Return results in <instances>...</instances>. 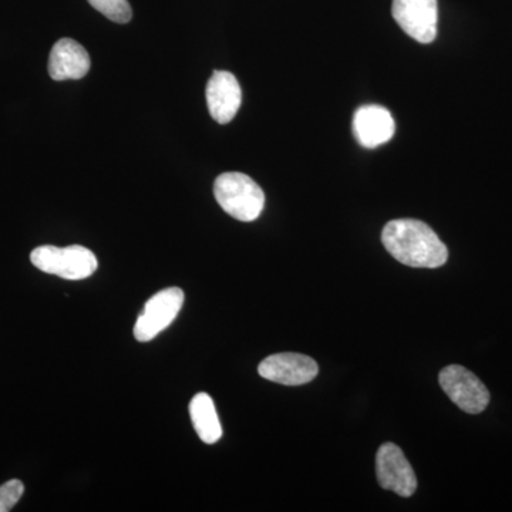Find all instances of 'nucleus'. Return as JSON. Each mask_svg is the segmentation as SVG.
Returning a JSON list of instances; mask_svg holds the SVG:
<instances>
[{"mask_svg":"<svg viewBox=\"0 0 512 512\" xmlns=\"http://www.w3.org/2000/svg\"><path fill=\"white\" fill-rule=\"evenodd\" d=\"M382 242L396 261L410 268H440L448 259L446 245L423 221L403 218L387 222Z\"/></svg>","mask_w":512,"mask_h":512,"instance_id":"nucleus-1","label":"nucleus"},{"mask_svg":"<svg viewBox=\"0 0 512 512\" xmlns=\"http://www.w3.org/2000/svg\"><path fill=\"white\" fill-rule=\"evenodd\" d=\"M214 195L222 210L238 221H255L264 211V191L247 174H221L215 180Z\"/></svg>","mask_w":512,"mask_h":512,"instance_id":"nucleus-2","label":"nucleus"},{"mask_svg":"<svg viewBox=\"0 0 512 512\" xmlns=\"http://www.w3.org/2000/svg\"><path fill=\"white\" fill-rule=\"evenodd\" d=\"M30 261L39 271L59 276L67 281H82L89 278L99 266L96 255L80 245L66 248L45 245L36 248L30 254Z\"/></svg>","mask_w":512,"mask_h":512,"instance_id":"nucleus-3","label":"nucleus"},{"mask_svg":"<svg viewBox=\"0 0 512 512\" xmlns=\"http://www.w3.org/2000/svg\"><path fill=\"white\" fill-rule=\"evenodd\" d=\"M441 389L451 402L468 414H480L490 404V392L485 384L466 367H444L439 375Z\"/></svg>","mask_w":512,"mask_h":512,"instance_id":"nucleus-4","label":"nucleus"},{"mask_svg":"<svg viewBox=\"0 0 512 512\" xmlns=\"http://www.w3.org/2000/svg\"><path fill=\"white\" fill-rule=\"evenodd\" d=\"M184 292L180 288H167L148 299L134 326L138 342H150L167 329L183 309Z\"/></svg>","mask_w":512,"mask_h":512,"instance_id":"nucleus-5","label":"nucleus"},{"mask_svg":"<svg viewBox=\"0 0 512 512\" xmlns=\"http://www.w3.org/2000/svg\"><path fill=\"white\" fill-rule=\"evenodd\" d=\"M393 18L406 35L429 45L437 36V0H393Z\"/></svg>","mask_w":512,"mask_h":512,"instance_id":"nucleus-6","label":"nucleus"},{"mask_svg":"<svg viewBox=\"0 0 512 512\" xmlns=\"http://www.w3.org/2000/svg\"><path fill=\"white\" fill-rule=\"evenodd\" d=\"M376 474L380 487L400 497H412L417 488V477L402 448L384 443L376 454Z\"/></svg>","mask_w":512,"mask_h":512,"instance_id":"nucleus-7","label":"nucleus"},{"mask_svg":"<svg viewBox=\"0 0 512 512\" xmlns=\"http://www.w3.org/2000/svg\"><path fill=\"white\" fill-rule=\"evenodd\" d=\"M258 373L269 382L302 386L318 376L319 366L312 357L301 353H278L266 357L259 365Z\"/></svg>","mask_w":512,"mask_h":512,"instance_id":"nucleus-8","label":"nucleus"},{"mask_svg":"<svg viewBox=\"0 0 512 512\" xmlns=\"http://www.w3.org/2000/svg\"><path fill=\"white\" fill-rule=\"evenodd\" d=\"M242 103V90L237 77L224 70L212 73L207 84V104L212 119L228 124L237 116Z\"/></svg>","mask_w":512,"mask_h":512,"instance_id":"nucleus-9","label":"nucleus"},{"mask_svg":"<svg viewBox=\"0 0 512 512\" xmlns=\"http://www.w3.org/2000/svg\"><path fill=\"white\" fill-rule=\"evenodd\" d=\"M353 133L360 146L377 148L392 140L396 133V123L389 110L369 104L356 111L353 117Z\"/></svg>","mask_w":512,"mask_h":512,"instance_id":"nucleus-10","label":"nucleus"},{"mask_svg":"<svg viewBox=\"0 0 512 512\" xmlns=\"http://www.w3.org/2000/svg\"><path fill=\"white\" fill-rule=\"evenodd\" d=\"M92 67L89 53L76 40L64 37L53 46L49 57V74L56 82L83 79Z\"/></svg>","mask_w":512,"mask_h":512,"instance_id":"nucleus-11","label":"nucleus"},{"mask_svg":"<svg viewBox=\"0 0 512 512\" xmlns=\"http://www.w3.org/2000/svg\"><path fill=\"white\" fill-rule=\"evenodd\" d=\"M190 416L198 437L205 444H215L220 441L222 426L211 396L207 393L195 394L190 403Z\"/></svg>","mask_w":512,"mask_h":512,"instance_id":"nucleus-12","label":"nucleus"},{"mask_svg":"<svg viewBox=\"0 0 512 512\" xmlns=\"http://www.w3.org/2000/svg\"><path fill=\"white\" fill-rule=\"evenodd\" d=\"M87 2L94 9L99 10L101 15L120 25L130 22L133 18V10L127 0H87Z\"/></svg>","mask_w":512,"mask_h":512,"instance_id":"nucleus-13","label":"nucleus"},{"mask_svg":"<svg viewBox=\"0 0 512 512\" xmlns=\"http://www.w3.org/2000/svg\"><path fill=\"white\" fill-rule=\"evenodd\" d=\"M25 493V485L19 480H10L0 487V512L12 511Z\"/></svg>","mask_w":512,"mask_h":512,"instance_id":"nucleus-14","label":"nucleus"}]
</instances>
